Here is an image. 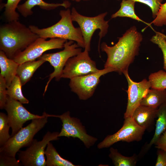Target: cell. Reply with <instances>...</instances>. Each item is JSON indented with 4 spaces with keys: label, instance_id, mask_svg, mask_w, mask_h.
<instances>
[{
    "label": "cell",
    "instance_id": "26",
    "mask_svg": "<svg viewBox=\"0 0 166 166\" xmlns=\"http://www.w3.org/2000/svg\"><path fill=\"white\" fill-rule=\"evenodd\" d=\"M21 0H7V2L3 5L5 8L4 14L7 22L18 20L19 15L16 12V9Z\"/></svg>",
    "mask_w": 166,
    "mask_h": 166
},
{
    "label": "cell",
    "instance_id": "21",
    "mask_svg": "<svg viewBox=\"0 0 166 166\" xmlns=\"http://www.w3.org/2000/svg\"><path fill=\"white\" fill-rule=\"evenodd\" d=\"M156 118L154 134L147 145V149L154 144L161 134L166 130V103L158 108Z\"/></svg>",
    "mask_w": 166,
    "mask_h": 166
},
{
    "label": "cell",
    "instance_id": "30",
    "mask_svg": "<svg viewBox=\"0 0 166 166\" xmlns=\"http://www.w3.org/2000/svg\"><path fill=\"white\" fill-rule=\"evenodd\" d=\"M147 5L151 9L152 17L155 19L159 12L163 0H133Z\"/></svg>",
    "mask_w": 166,
    "mask_h": 166
},
{
    "label": "cell",
    "instance_id": "35",
    "mask_svg": "<svg viewBox=\"0 0 166 166\" xmlns=\"http://www.w3.org/2000/svg\"><path fill=\"white\" fill-rule=\"evenodd\" d=\"M71 0L74 1H75V2H79L80 1H81V0Z\"/></svg>",
    "mask_w": 166,
    "mask_h": 166
},
{
    "label": "cell",
    "instance_id": "16",
    "mask_svg": "<svg viewBox=\"0 0 166 166\" xmlns=\"http://www.w3.org/2000/svg\"><path fill=\"white\" fill-rule=\"evenodd\" d=\"M70 5V3L67 1H65L61 3H47L43 0H27L23 4L18 5L17 9L23 17H26L33 14L32 9L36 6H39L42 9L49 10L59 6H63L66 9Z\"/></svg>",
    "mask_w": 166,
    "mask_h": 166
},
{
    "label": "cell",
    "instance_id": "5",
    "mask_svg": "<svg viewBox=\"0 0 166 166\" xmlns=\"http://www.w3.org/2000/svg\"><path fill=\"white\" fill-rule=\"evenodd\" d=\"M105 12L93 17L85 16L80 14L76 9L73 7L71 16L73 21L76 22L81 30L85 43V50H90L91 41L94 32L100 30L98 51H99L101 39L105 37L108 32L109 21H105L104 18L107 14Z\"/></svg>",
    "mask_w": 166,
    "mask_h": 166
},
{
    "label": "cell",
    "instance_id": "33",
    "mask_svg": "<svg viewBox=\"0 0 166 166\" xmlns=\"http://www.w3.org/2000/svg\"><path fill=\"white\" fill-rule=\"evenodd\" d=\"M156 166H166V152L163 150L158 149Z\"/></svg>",
    "mask_w": 166,
    "mask_h": 166
},
{
    "label": "cell",
    "instance_id": "1",
    "mask_svg": "<svg viewBox=\"0 0 166 166\" xmlns=\"http://www.w3.org/2000/svg\"><path fill=\"white\" fill-rule=\"evenodd\" d=\"M118 39V42L113 46L103 42L101 48L107 56L104 68H112L115 72L121 74L128 70L130 65L138 55L143 37L133 26Z\"/></svg>",
    "mask_w": 166,
    "mask_h": 166
},
{
    "label": "cell",
    "instance_id": "18",
    "mask_svg": "<svg viewBox=\"0 0 166 166\" xmlns=\"http://www.w3.org/2000/svg\"><path fill=\"white\" fill-rule=\"evenodd\" d=\"M45 61L39 59L37 61H26L19 64L16 75L19 78L22 86L30 80L34 72Z\"/></svg>",
    "mask_w": 166,
    "mask_h": 166
},
{
    "label": "cell",
    "instance_id": "25",
    "mask_svg": "<svg viewBox=\"0 0 166 166\" xmlns=\"http://www.w3.org/2000/svg\"><path fill=\"white\" fill-rule=\"evenodd\" d=\"M151 88L159 90L166 89V72L163 70L151 73L148 77Z\"/></svg>",
    "mask_w": 166,
    "mask_h": 166
},
{
    "label": "cell",
    "instance_id": "24",
    "mask_svg": "<svg viewBox=\"0 0 166 166\" xmlns=\"http://www.w3.org/2000/svg\"><path fill=\"white\" fill-rule=\"evenodd\" d=\"M22 85L19 78L16 75L7 88V95L19 101L22 104H28L29 100L24 97L22 93Z\"/></svg>",
    "mask_w": 166,
    "mask_h": 166
},
{
    "label": "cell",
    "instance_id": "19",
    "mask_svg": "<svg viewBox=\"0 0 166 166\" xmlns=\"http://www.w3.org/2000/svg\"><path fill=\"white\" fill-rule=\"evenodd\" d=\"M166 103V89H150L142 100L140 105L154 108H158Z\"/></svg>",
    "mask_w": 166,
    "mask_h": 166
},
{
    "label": "cell",
    "instance_id": "20",
    "mask_svg": "<svg viewBox=\"0 0 166 166\" xmlns=\"http://www.w3.org/2000/svg\"><path fill=\"white\" fill-rule=\"evenodd\" d=\"M45 154L46 166H77L61 157L52 144L49 142L46 146Z\"/></svg>",
    "mask_w": 166,
    "mask_h": 166
},
{
    "label": "cell",
    "instance_id": "6",
    "mask_svg": "<svg viewBox=\"0 0 166 166\" xmlns=\"http://www.w3.org/2000/svg\"><path fill=\"white\" fill-rule=\"evenodd\" d=\"M58 132H47L42 140L34 139L31 144L24 151H19L18 160L25 166H45V149L49 142L58 140Z\"/></svg>",
    "mask_w": 166,
    "mask_h": 166
},
{
    "label": "cell",
    "instance_id": "23",
    "mask_svg": "<svg viewBox=\"0 0 166 166\" xmlns=\"http://www.w3.org/2000/svg\"><path fill=\"white\" fill-rule=\"evenodd\" d=\"M109 158L115 166H135L137 161V156L135 154L127 157L123 156L118 150L113 147L110 148Z\"/></svg>",
    "mask_w": 166,
    "mask_h": 166
},
{
    "label": "cell",
    "instance_id": "12",
    "mask_svg": "<svg viewBox=\"0 0 166 166\" xmlns=\"http://www.w3.org/2000/svg\"><path fill=\"white\" fill-rule=\"evenodd\" d=\"M95 62L90 57L89 51L85 50L69 58L63 70L61 78L70 79L98 71Z\"/></svg>",
    "mask_w": 166,
    "mask_h": 166
},
{
    "label": "cell",
    "instance_id": "10",
    "mask_svg": "<svg viewBox=\"0 0 166 166\" xmlns=\"http://www.w3.org/2000/svg\"><path fill=\"white\" fill-rule=\"evenodd\" d=\"M115 72L113 68L108 67L99 70L93 73L72 78L69 86L72 91L76 93L81 100L91 97L100 82V78L108 73Z\"/></svg>",
    "mask_w": 166,
    "mask_h": 166
},
{
    "label": "cell",
    "instance_id": "17",
    "mask_svg": "<svg viewBox=\"0 0 166 166\" xmlns=\"http://www.w3.org/2000/svg\"><path fill=\"white\" fill-rule=\"evenodd\" d=\"M19 64L13 59L9 58L5 53L0 51V76L5 80L7 88L16 75Z\"/></svg>",
    "mask_w": 166,
    "mask_h": 166
},
{
    "label": "cell",
    "instance_id": "27",
    "mask_svg": "<svg viewBox=\"0 0 166 166\" xmlns=\"http://www.w3.org/2000/svg\"><path fill=\"white\" fill-rule=\"evenodd\" d=\"M10 126L9 124L7 116L0 113V146H2L11 137L9 133Z\"/></svg>",
    "mask_w": 166,
    "mask_h": 166
},
{
    "label": "cell",
    "instance_id": "3",
    "mask_svg": "<svg viewBox=\"0 0 166 166\" xmlns=\"http://www.w3.org/2000/svg\"><path fill=\"white\" fill-rule=\"evenodd\" d=\"M60 20L55 24L47 28L40 29L34 25L29 26L30 30L39 37L59 38L76 42L79 46L85 48V43L80 27L75 28L73 25L71 12L68 8L60 11Z\"/></svg>",
    "mask_w": 166,
    "mask_h": 166
},
{
    "label": "cell",
    "instance_id": "31",
    "mask_svg": "<svg viewBox=\"0 0 166 166\" xmlns=\"http://www.w3.org/2000/svg\"><path fill=\"white\" fill-rule=\"evenodd\" d=\"M15 157L0 153V166H20L22 165Z\"/></svg>",
    "mask_w": 166,
    "mask_h": 166
},
{
    "label": "cell",
    "instance_id": "32",
    "mask_svg": "<svg viewBox=\"0 0 166 166\" xmlns=\"http://www.w3.org/2000/svg\"><path fill=\"white\" fill-rule=\"evenodd\" d=\"M7 87L4 79L0 76V108H5L7 98Z\"/></svg>",
    "mask_w": 166,
    "mask_h": 166
},
{
    "label": "cell",
    "instance_id": "28",
    "mask_svg": "<svg viewBox=\"0 0 166 166\" xmlns=\"http://www.w3.org/2000/svg\"><path fill=\"white\" fill-rule=\"evenodd\" d=\"M150 40L153 43L157 45L161 50L163 55V68L166 71V36L161 33L156 32Z\"/></svg>",
    "mask_w": 166,
    "mask_h": 166
},
{
    "label": "cell",
    "instance_id": "8",
    "mask_svg": "<svg viewBox=\"0 0 166 166\" xmlns=\"http://www.w3.org/2000/svg\"><path fill=\"white\" fill-rule=\"evenodd\" d=\"M46 116L48 117H58L61 121L62 127L59 132V137L65 136L78 138L83 142L87 148L93 146L97 140V138L87 133L85 126L80 120L77 118L71 117L69 111L61 115H50L46 113Z\"/></svg>",
    "mask_w": 166,
    "mask_h": 166
},
{
    "label": "cell",
    "instance_id": "9",
    "mask_svg": "<svg viewBox=\"0 0 166 166\" xmlns=\"http://www.w3.org/2000/svg\"><path fill=\"white\" fill-rule=\"evenodd\" d=\"M145 129L140 126L132 117L124 118L122 127L117 132L107 136L97 146L99 149L110 147L119 141L129 143L141 140Z\"/></svg>",
    "mask_w": 166,
    "mask_h": 166
},
{
    "label": "cell",
    "instance_id": "14",
    "mask_svg": "<svg viewBox=\"0 0 166 166\" xmlns=\"http://www.w3.org/2000/svg\"><path fill=\"white\" fill-rule=\"evenodd\" d=\"M124 75L128 83V95L126 109L124 118L132 117L136 109L140 105L143 98L151 88L149 81L144 79L139 82L133 81L128 73V70L124 72Z\"/></svg>",
    "mask_w": 166,
    "mask_h": 166
},
{
    "label": "cell",
    "instance_id": "36",
    "mask_svg": "<svg viewBox=\"0 0 166 166\" xmlns=\"http://www.w3.org/2000/svg\"><path fill=\"white\" fill-rule=\"evenodd\" d=\"M83 0L86 1H89L90 0Z\"/></svg>",
    "mask_w": 166,
    "mask_h": 166
},
{
    "label": "cell",
    "instance_id": "2",
    "mask_svg": "<svg viewBox=\"0 0 166 166\" xmlns=\"http://www.w3.org/2000/svg\"><path fill=\"white\" fill-rule=\"evenodd\" d=\"M39 37L18 21L0 26V49L9 58L13 59Z\"/></svg>",
    "mask_w": 166,
    "mask_h": 166
},
{
    "label": "cell",
    "instance_id": "13",
    "mask_svg": "<svg viewBox=\"0 0 166 166\" xmlns=\"http://www.w3.org/2000/svg\"><path fill=\"white\" fill-rule=\"evenodd\" d=\"M7 113L9 124L12 129V136L22 128L26 121L44 116L32 113L27 110L19 101L8 96L4 108Z\"/></svg>",
    "mask_w": 166,
    "mask_h": 166
},
{
    "label": "cell",
    "instance_id": "7",
    "mask_svg": "<svg viewBox=\"0 0 166 166\" xmlns=\"http://www.w3.org/2000/svg\"><path fill=\"white\" fill-rule=\"evenodd\" d=\"M73 41H67L64 44L63 50L55 53L44 54L39 58L49 62L54 69L53 72L49 75L43 95L53 79L55 78L56 80L58 81L61 78L63 69L68 59L81 52V49Z\"/></svg>",
    "mask_w": 166,
    "mask_h": 166
},
{
    "label": "cell",
    "instance_id": "29",
    "mask_svg": "<svg viewBox=\"0 0 166 166\" xmlns=\"http://www.w3.org/2000/svg\"><path fill=\"white\" fill-rule=\"evenodd\" d=\"M150 24L158 27L166 26V2L161 4L156 17Z\"/></svg>",
    "mask_w": 166,
    "mask_h": 166
},
{
    "label": "cell",
    "instance_id": "4",
    "mask_svg": "<svg viewBox=\"0 0 166 166\" xmlns=\"http://www.w3.org/2000/svg\"><path fill=\"white\" fill-rule=\"evenodd\" d=\"M42 117L32 120L27 126L20 129L3 146L0 147V153L15 157L17 153L23 147L29 146L34 140L35 135L47 123L48 117L44 112Z\"/></svg>",
    "mask_w": 166,
    "mask_h": 166
},
{
    "label": "cell",
    "instance_id": "15",
    "mask_svg": "<svg viewBox=\"0 0 166 166\" xmlns=\"http://www.w3.org/2000/svg\"><path fill=\"white\" fill-rule=\"evenodd\" d=\"M157 109L140 105L136 109L132 117L140 126L150 132L153 128Z\"/></svg>",
    "mask_w": 166,
    "mask_h": 166
},
{
    "label": "cell",
    "instance_id": "34",
    "mask_svg": "<svg viewBox=\"0 0 166 166\" xmlns=\"http://www.w3.org/2000/svg\"><path fill=\"white\" fill-rule=\"evenodd\" d=\"M154 144L156 148L166 152V130L161 134Z\"/></svg>",
    "mask_w": 166,
    "mask_h": 166
},
{
    "label": "cell",
    "instance_id": "22",
    "mask_svg": "<svg viewBox=\"0 0 166 166\" xmlns=\"http://www.w3.org/2000/svg\"><path fill=\"white\" fill-rule=\"evenodd\" d=\"M136 2L133 0H122L120 8L115 13L111 16V18L117 17H128L138 22L145 23L136 14L135 11V6Z\"/></svg>",
    "mask_w": 166,
    "mask_h": 166
},
{
    "label": "cell",
    "instance_id": "11",
    "mask_svg": "<svg viewBox=\"0 0 166 166\" xmlns=\"http://www.w3.org/2000/svg\"><path fill=\"white\" fill-rule=\"evenodd\" d=\"M46 39L38 37L25 49L16 55L13 59L19 64L35 61L47 50L64 48V44L67 41L59 38H52L48 40Z\"/></svg>",
    "mask_w": 166,
    "mask_h": 166
}]
</instances>
